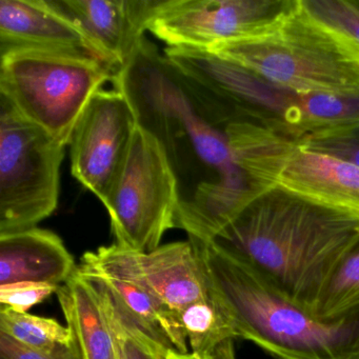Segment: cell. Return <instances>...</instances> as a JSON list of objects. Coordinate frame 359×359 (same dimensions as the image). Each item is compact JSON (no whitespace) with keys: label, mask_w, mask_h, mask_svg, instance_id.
<instances>
[{"label":"cell","mask_w":359,"mask_h":359,"mask_svg":"<svg viewBox=\"0 0 359 359\" xmlns=\"http://www.w3.org/2000/svg\"><path fill=\"white\" fill-rule=\"evenodd\" d=\"M112 83L129 100L137 125L165 149L177 182L176 228L190 241L211 243L254 197L226 134L238 113L147 37Z\"/></svg>","instance_id":"obj_1"},{"label":"cell","mask_w":359,"mask_h":359,"mask_svg":"<svg viewBox=\"0 0 359 359\" xmlns=\"http://www.w3.org/2000/svg\"><path fill=\"white\" fill-rule=\"evenodd\" d=\"M358 241V218L271 189L209 243L313 313L334 269Z\"/></svg>","instance_id":"obj_2"},{"label":"cell","mask_w":359,"mask_h":359,"mask_svg":"<svg viewBox=\"0 0 359 359\" xmlns=\"http://www.w3.org/2000/svg\"><path fill=\"white\" fill-rule=\"evenodd\" d=\"M190 241L230 310L239 338L276 359H359V309L339 318H318L211 243Z\"/></svg>","instance_id":"obj_3"},{"label":"cell","mask_w":359,"mask_h":359,"mask_svg":"<svg viewBox=\"0 0 359 359\" xmlns=\"http://www.w3.org/2000/svg\"><path fill=\"white\" fill-rule=\"evenodd\" d=\"M266 83L309 94L359 96V43L293 5L255 34L205 50Z\"/></svg>","instance_id":"obj_4"},{"label":"cell","mask_w":359,"mask_h":359,"mask_svg":"<svg viewBox=\"0 0 359 359\" xmlns=\"http://www.w3.org/2000/svg\"><path fill=\"white\" fill-rule=\"evenodd\" d=\"M184 75L237 112L271 114L266 127L295 142L359 128V96L309 94L277 87L205 50L163 49Z\"/></svg>","instance_id":"obj_5"},{"label":"cell","mask_w":359,"mask_h":359,"mask_svg":"<svg viewBox=\"0 0 359 359\" xmlns=\"http://www.w3.org/2000/svg\"><path fill=\"white\" fill-rule=\"evenodd\" d=\"M112 68L87 52L22 50L0 56V96L62 146Z\"/></svg>","instance_id":"obj_6"},{"label":"cell","mask_w":359,"mask_h":359,"mask_svg":"<svg viewBox=\"0 0 359 359\" xmlns=\"http://www.w3.org/2000/svg\"><path fill=\"white\" fill-rule=\"evenodd\" d=\"M233 153L254 197L280 189L359 219V168L313 152L266 126L237 116L226 127Z\"/></svg>","instance_id":"obj_7"},{"label":"cell","mask_w":359,"mask_h":359,"mask_svg":"<svg viewBox=\"0 0 359 359\" xmlns=\"http://www.w3.org/2000/svg\"><path fill=\"white\" fill-rule=\"evenodd\" d=\"M65 148L0 96V235L36 228L54 213Z\"/></svg>","instance_id":"obj_8"},{"label":"cell","mask_w":359,"mask_h":359,"mask_svg":"<svg viewBox=\"0 0 359 359\" xmlns=\"http://www.w3.org/2000/svg\"><path fill=\"white\" fill-rule=\"evenodd\" d=\"M104 205L115 245L149 253L176 228L177 182L159 140L137 126Z\"/></svg>","instance_id":"obj_9"},{"label":"cell","mask_w":359,"mask_h":359,"mask_svg":"<svg viewBox=\"0 0 359 359\" xmlns=\"http://www.w3.org/2000/svg\"><path fill=\"white\" fill-rule=\"evenodd\" d=\"M294 0H165L149 32L170 48L208 50L255 34Z\"/></svg>","instance_id":"obj_10"},{"label":"cell","mask_w":359,"mask_h":359,"mask_svg":"<svg viewBox=\"0 0 359 359\" xmlns=\"http://www.w3.org/2000/svg\"><path fill=\"white\" fill-rule=\"evenodd\" d=\"M135 113L123 92L102 89L90 100L70 140L73 176L102 203L131 146Z\"/></svg>","instance_id":"obj_11"},{"label":"cell","mask_w":359,"mask_h":359,"mask_svg":"<svg viewBox=\"0 0 359 359\" xmlns=\"http://www.w3.org/2000/svg\"><path fill=\"white\" fill-rule=\"evenodd\" d=\"M86 255L135 279L178 313L212 290L205 264L190 241L167 243L149 253L129 251L113 243Z\"/></svg>","instance_id":"obj_12"},{"label":"cell","mask_w":359,"mask_h":359,"mask_svg":"<svg viewBox=\"0 0 359 359\" xmlns=\"http://www.w3.org/2000/svg\"><path fill=\"white\" fill-rule=\"evenodd\" d=\"M115 73L131 60L165 0H50Z\"/></svg>","instance_id":"obj_13"},{"label":"cell","mask_w":359,"mask_h":359,"mask_svg":"<svg viewBox=\"0 0 359 359\" xmlns=\"http://www.w3.org/2000/svg\"><path fill=\"white\" fill-rule=\"evenodd\" d=\"M79 271L102 299L168 353H190L180 313L135 279L94 262L86 254L81 257Z\"/></svg>","instance_id":"obj_14"},{"label":"cell","mask_w":359,"mask_h":359,"mask_svg":"<svg viewBox=\"0 0 359 359\" xmlns=\"http://www.w3.org/2000/svg\"><path fill=\"white\" fill-rule=\"evenodd\" d=\"M22 50L93 54L79 29L50 0H0V56Z\"/></svg>","instance_id":"obj_15"},{"label":"cell","mask_w":359,"mask_h":359,"mask_svg":"<svg viewBox=\"0 0 359 359\" xmlns=\"http://www.w3.org/2000/svg\"><path fill=\"white\" fill-rule=\"evenodd\" d=\"M79 266L60 236L33 228L0 235V285L66 283Z\"/></svg>","instance_id":"obj_16"},{"label":"cell","mask_w":359,"mask_h":359,"mask_svg":"<svg viewBox=\"0 0 359 359\" xmlns=\"http://www.w3.org/2000/svg\"><path fill=\"white\" fill-rule=\"evenodd\" d=\"M56 295L83 359H121L106 311L79 268Z\"/></svg>","instance_id":"obj_17"},{"label":"cell","mask_w":359,"mask_h":359,"mask_svg":"<svg viewBox=\"0 0 359 359\" xmlns=\"http://www.w3.org/2000/svg\"><path fill=\"white\" fill-rule=\"evenodd\" d=\"M190 353L207 359H235L234 340L239 338L230 310L212 283L203 299L180 312Z\"/></svg>","instance_id":"obj_18"},{"label":"cell","mask_w":359,"mask_h":359,"mask_svg":"<svg viewBox=\"0 0 359 359\" xmlns=\"http://www.w3.org/2000/svg\"><path fill=\"white\" fill-rule=\"evenodd\" d=\"M359 309V241L340 259L327 279L313 314L335 319Z\"/></svg>","instance_id":"obj_19"},{"label":"cell","mask_w":359,"mask_h":359,"mask_svg":"<svg viewBox=\"0 0 359 359\" xmlns=\"http://www.w3.org/2000/svg\"><path fill=\"white\" fill-rule=\"evenodd\" d=\"M0 332L22 346L39 351L55 350L73 341L70 327L53 318L0 306Z\"/></svg>","instance_id":"obj_20"},{"label":"cell","mask_w":359,"mask_h":359,"mask_svg":"<svg viewBox=\"0 0 359 359\" xmlns=\"http://www.w3.org/2000/svg\"><path fill=\"white\" fill-rule=\"evenodd\" d=\"M100 300L106 311L107 316L116 337L121 359H168L170 353L150 339L148 336L144 335L131 321L119 314L108 302L100 297Z\"/></svg>","instance_id":"obj_21"},{"label":"cell","mask_w":359,"mask_h":359,"mask_svg":"<svg viewBox=\"0 0 359 359\" xmlns=\"http://www.w3.org/2000/svg\"><path fill=\"white\" fill-rule=\"evenodd\" d=\"M317 18L356 39L359 43V1L304 0Z\"/></svg>","instance_id":"obj_22"},{"label":"cell","mask_w":359,"mask_h":359,"mask_svg":"<svg viewBox=\"0 0 359 359\" xmlns=\"http://www.w3.org/2000/svg\"><path fill=\"white\" fill-rule=\"evenodd\" d=\"M297 142L313 152L330 155L359 168V128Z\"/></svg>","instance_id":"obj_23"},{"label":"cell","mask_w":359,"mask_h":359,"mask_svg":"<svg viewBox=\"0 0 359 359\" xmlns=\"http://www.w3.org/2000/svg\"><path fill=\"white\" fill-rule=\"evenodd\" d=\"M58 287L57 285L39 283L0 285V306L18 312H28L32 306L41 304L52 294H56Z\"/></svg>","instance_id":"obj_24"},{"label":"cell","mask_w":359,"mask_h":359,"mask_svg":"<svg viewBox=\"0 0 359 359\" xmlns=\"http://www.w3.org/2000/svg\"><path fill=\"white\" fill-rule=\"evenodd\" d=\"M0 359H83V357L75 339L68 346L45 352L22 346L0 332Z\"/></svg>","instance_id":"obj_25"},{"label":"cell","mask_w":359,"mask_h":359,"mask_svg":"<svg viewBox=\"0 0 359 359\" xmlns=\"http://www.w3.org/2000/svg\"><path fill=\"white\" fill-rule=\"evenodd\" d=\"M168 359H207L203 358V357L197 356V355L189 353V354H175V353H170L168 355Z\"/></svg>","instance_id":"obj_26"},{"label":"cell","mask_w":359,"mask_h":359,"mask_svg":"<svg viewBox=\"0 0 359 359\" xmlns=\"http://www.w3.org/2000/svg\"><path fill=\"white\" fill-rule=\"evenodd\" d=\"M358 1H359V0H358Z\"/></svg>","instance_id":"obj_27"}]
</instances>
